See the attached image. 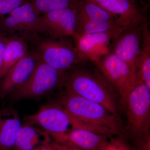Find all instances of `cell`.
Masks as SVG:
<instances>
[{"instance_id": "cell-1", "label": "cell", "mask_w": 150, "mask_h": 150, "mask_svg": "<svg viewBox=\"0 0 150 150\" xmlns=\"http://www.w3.org/2000/svg\"><path fill=\"white\" fill-rule=\"evenodd\" d=\"M58 102L84 129L112 137L123 135L124 127L117 114L103 105L74 93L67 89L61 92Z\"/></svg>"}, {"instance_id": "cell-2", "label": "cell", "mask_w": 150, "mask_h": 150, "mask_svg": "<svg viewBox=\"0 0 150 150\" xmlns=\"http://www.w3.org/2000/svg\"><path fill=\"white\" fill-rule=\"evenodd\" d=\"M127 116L123 137L138 150H150V89L137 79L126 98Z\"/></svg>"}, {"instance_id": "cell-3", "label": "cell", "mask_w": 150, "mask_h": 150, "mask_svg": "<svg viewBox=\"0 0 150 150\" xmlns=\"http://www.w3.org/2000/svg\"><path fill=\"white\" fill-rule=\"evenodd\" d=\"M93 65V68L90 67L86 61L67 71L65 88L99 103L112 113L117 114L118 106L112 94L113 91Z\"/></svg>"}, {"instance_id": "cell-4", "label": "cell", "mask_w": 150, "mask_h": 150, "mask_svg": "<svg viewBox=\"0 0 150 150\" xmlns=\"http://www.w3.org/2000/svg\"><path fill=\"white\" fill-rule=\"evenodd\" d=\"M67 75V71L56 69L39 60L29 79L9 96L13 102L40 98L64 87Z\"/></svg>"}, {"instance_id": "cell-5", "label": "cell", "mask_w": 150, "mask_h": 150, "mask_svg": "<svg viewBox=\"0 0 150 150\" xmlns=\"http://www.w3.org/2000/svg\"><path fill=\"white\" fill-rule=\"evenodd\" d=\"M118 93L124 106L127 96L137 82L136 72L121 59L108 51L91 62Z\"/></svg>"}, {"instance_id": "cell-6", "label": "cell", "mask_w": 150, "mask_h": 150, "mask_svg": "<svg viewBox=\"0 0 150 150\" xmlns=\"http://www.w3.org/2000/svg\"><path fill=\"white\" fill-rule=\"evenodd\" d=\"M25 118V123L39 127L57 143L71 130L70 127L72 129L82 128L81 124L58 102L44 105L37 112Z\"/></svg>"}, {"instance_id": "cell-7", "label": "cell", "mask_w": 150, "mask_h": 150, "mask_svg": "<svg viewBox=\"0 0 150 150\" xmlns=\"http://www.w3.org/2000/svg\"><path fill=\"white\" fill-rule=\"evenodd\" d=\"M62 39L42 41L38 48L37 56L54 69L67 71L83 62L75 46Z\"/></svg>"}, {"instance_id": "cell-8", "label": "cell", "mask_w": 150, "mask_h": 150, "mask_svg": "<svg viewBox=\"0 0 150 150\" xmlns=\"http://www.w3.org/2000/svg\"><path fill=\"white\" fill-rule=\"evenodd\" d=\"M75 5L43 14L40 16L39 31L47 32L55 39L68 37L74 38L78 29Z\"/></svg>"}, {"instance_id": "cell-9", "label": "cell", "mask_w": 150, "mask_h": 150, "mask_svg": "<svg viewBox=\"0 0 150 150\" xmlns=\"http://www.w3.org/2000/svg\"><path fill=\"white\" fill-rule=\"evenodd\" d=\"M94 3L114 16L123 27L143 24L147 21L146 11L137 0H85Z\"/></svg>"}, {"instance_id": "cell-10", "label": "cell", "mask_w": 150, "mask_h": 150, "mask_svg": "<svg viewBox=\"0 0 150 150\" xmlns=\"http://www.w3.org/2000/svg\"><path fill=\"white\" fill-rule=\"evenodd\" d=\"M127 28L112 29L105 32L77 35L75 47L82 62L93 61L108 51L110 42Z\"/></svg>"}, {"instance_id": "cell-11", "label": "cell", "mask_w": 150, "mask_h": 150, "mask_svg": "<svg viewBox=\"0 0 150 150\" xmlns=\"http://www.w3.org/2000/svg\"><path fill=\"white\" fill-rule=\"evenodd\" d=\"M143 24L123 30L110 42L108 48L109 52L125 62L135 72L136 60L141 47Z\"/></svg>"}, {"instance_id": "cell-12", "label": "cell", "mask_w": 150, "mask_h": 150, "mask_svg": "<svg viewBox=\"0 0 150 150\" xmlns=\"http://www.w3.org/2000/svg\"><path fill=\"white\" fill-rule=\"evenodd\" d=\"M39 59L28 54L8 70L0 83V99L9 96L29 79Z\"/></svg>"}, {"instance_id": "cell-13", "label": "cell", "mask_w": 150, "mask_h": 150, "mask_svg": "<svg viewBox=\"0 0 150 150\" xmlns=\"http://www.w3.org/2000/svg\"><path fill=\"white\" fill-rule=\"evenodd\" d=\"M0 22V28L10 32L39 31L40 16L32 3H25Z\"/></svg>"}, {"instance_id": "cell-14", "label": "cell", "mask_w": 150, "mask_h": 150, "mask_svg": "<svg viewBox=\"0 0 150 150\" xmlns=\"http://www.w3.org/2000/svg\"><path fill=\"white\" fill-rule=\"evenodd\" d=\"M112 137L81 128L72 129L59 142L69 144L81 150H100Z\"/></svg>"}, {"instance_id": "cell-15", "label": "cell", "mask_w": 150, "mask_h": 150, "mask_svg": "<svg viewBox=\"0 0 150 150\" xmlns=\"http://www.w3.org/2000/svg\"><path fill=\"white\" fill-rule=\"evenodd\" d=\"M21 126L19 115L14 108L0 109V150L13 147Z\"/></svg>"}, {"instance_id": "cell-16", "label": "cell", "mask_w": 150, "mask_h": 150, "mask_svg": "<svg viewBox=\"0 0 150 150\" xmlns=\"http://www.w3.org/2000/svg\"><path fill=\"white\" fill-rule=\"evenodd\" d=\"M51 138L38 126L25 123L22 125L13 147L9 150H30L51 142Z\"/></svg>"}, {"instance_id": "cell-17", "label": "cell", "mask_w": 150, "mask_h": 150, "mask_svg": "<svg viewBox=\"0 0 150 150\" xmlns=\"http://www.w3.org/2000/svg\"><path fill=\"white\" fill-rule=\"evenodd\" d=\"M135 67L137 79L150 89V32L147 21L142 25L141 47Z\"/></svg>"}, {"instance_id": "cell-18", "label": "cell", "mask_w": 150, "mask_h": 150, "mask_svg": "<svg viewBox=\"0 0 150 150\" xmlns=\"http://www.w3.org/2000/svg\"><path fill=\"white\" fill-rule=\"evenodd\" d=\"M75 7L78 22H111L119 24L112 15L94 3L85 0H77Z\"/></svg>"}, {"instance_id": "cell-19", "label": "cell", "mask_w": 150, "mask_h": 150, "mask_svg": "<svg viewBox=\"0 0 150 150\" xmlns=\"http://www.w3.org/2000/svg\"><path fill=\"white\" fill-rule=\"evenodd\" d=\"M28 53V46L24 40L18 37L8 38L2 67L0 72V79L13 66Z\"/></svg>"}, {"instance_id": "cell-20", "label": "cell", "mask_w": 150, "mask_h": 150, "mask_svg": "<svg viewBox=\"0 0 150 150\" xmlns=\"http://www.w3.org/2000/svg\"><path fill=\"white\" fill-rule=\"evenodd\" d=\"M77 0H33V6L38 14L74 6Z\"/></svg>"}, {"instance_id": "cell-21", "label": "cell", "mask_w": 150, "mask_h": 150, "mask_svg": "<svg viewBox=\"0 0 150 150\" xmlns=\"http://www.w3.org/2000/svg\"><path fill=\"white\" fill-rule=\"evenodd\" d=\"M26 0H0V17L9 14L14 10L25 3Z\"/></svg>"}, {"instance_id": "cell-22", "label": "cell", "mask_w": 150, "mask_h": 150, "mask_svg": "<svg viewBox=\"0 0 150 150\" xmlns=\"http://www.w3.org/2000/svg\"><path fill=\"white\" fill-rule=\"evenodd\" d=\"M126 140L121 135H118L115 138H110L100 150H124Z\"/></svg>"}, {"instance_id": "cell-23", "label": "cell", "mask_w": 150, "mask_h": 150, "mask_svg": "<svg viewBox=\"0 0 150 150\" xmlns=\"http://www.w3.org/2000/svg\"><path fill=\"white\" fill-rule=\"evenodd\" d=\"M50 150H81L69 144H61L51 141L48 144Z\"/></svg>"}, {"instance_id": "cell-24", "label": "cell", "mask_w": 150, "mask_h": 150, "mask_svg": "<svg viewBox=\"0 0 150 150\" xmlns=\"http://www.w3.org/2000/svg\"><path fill=\"white\" fill-rule=\"evenodd\" d=\"M7 41L8 38L0 36V72L2 67Z\"/></svg>"}, {"instance_id": "cell-25", "label": "cell", "mask_w": 150, "mask_h": 150, "mask_svg": "<svg viewBox=\"0 0 150 150\" xmlns=\"http://www.w3.org/2000/svg\"><path fill=\"white\" fill-rule=\"evenodd\" d=\"M50 142L45 144L41 145V146H39L37 147L34 148V149L30 150H50L49 146H48V144Z\"/></svg>"}, {"instance_id": "cell-26", "label": "cell", "mask_w": 150, "mask_h": 150, "mask_svg": "<svg viewBox=\"0 0 150 150\" xmlns=\"http://www.w3.org/2000/svg\"><path fill=\"white\" fill-rule=\"evenodd\" d=\"M124 150H138L134 147L131 144H129V142L126 140V144H125Z\"/></svg>"}]
</instances>
